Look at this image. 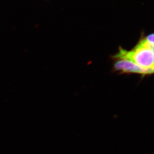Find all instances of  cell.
Here are the masks:
<instances>
[{"label":"cell","instance_id":"6da1fadb","mask_svg":"<svg viewBox=\"0 0 154 154\" xmlns=\"http://www.w3.org/2000/svg\"><path fill=\"white\" fill-rule=\"evenodd\" d=\"M154 44L145 38L140 41L131 51L120 48L114 58L116 60L127 59L141 67L154 69Z\"/></svg>","mask_w":154,"mask_h":154},{"label":"cell","instance_id":"7a4b0ae2","mask_svg":"<svg viewBox=\"0 0 154 154\" xmlns=\"http://www.w3.org/2000/svg\"><path fill=\"white\" fill-rule=\"evenodd\" d=\"M115 70L122 73H134L143 75H150L154 72L153 69H145L127 59H117L114 66Z\"/></svg>","mask_w":154,"mask_h":154},{"label":"cell","instance_id":"3957f363","mask_svg":"<svg viewBox=\"0 0 154 154\" xmlns=\"http://www.w3.org/2000/svg\"><path fill=\"white\" fill-rule=\"evenodd\" d=\"M146 39L149 42H150L151 44H154V34H152L148 35L147 37H146Z\"/></svg>","mask_w":154,"mask_h":154}]
</instances>
